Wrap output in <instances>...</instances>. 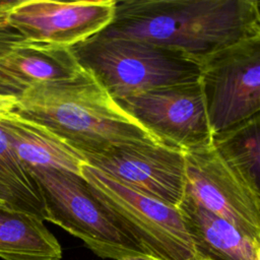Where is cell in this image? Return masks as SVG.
<instances>
[{"instance_id":"cell-1","label":"cell","mask_w":260,"mask_h":260,"mask_svg":"<svg viewBox=\"0 0 260 260\" xmlns=\"http://www.w3.org/2000/svg\"><path fill=\"white\" fill-rule=\"evenodd\" d=\"M260 32L255 0H123L102 35L143 41L201 64Z\"/></svg>"},{"instance_id":"cell-2","label":"cell","mask_w":260,"mask_h":260,"mask_svg":"<svg viewBox=\"0 0 260 260\" xmlns=\"http://www.w3.org/2000/svg\"><path fill=\"white\" fill-rule=\"evenodd\" d=\"M57 134L84 157L138 144L161 143L111 96L91 72L38 83L14 110Z\"/></svg>"},{"instance_id":"cell-3","label":"cell","mask_w":260,"mask_h":260,"mask_svg":"<svg viewBox=\"0 0 260 260\" xmlns=\"http://www.w3.org/2000/svg\"><path fill=\"white\" fill-rule=\"evenodd\" d=\"M80 66L93 74L116 101L199 78L201 66L168 49L101 32L71 48Z\"/></svg>"},{"instance_id":"cell-4","label":"cell","mask_w":260,"mask_h":260,"mask_svg":"<svg viewBox=\"0 0 260 260\" xmlns=\"http://www.w3.org/2000/svg\"><path fill=\"white\" fill-rule=\"evenodd\" d=\"M80 176L119 229L144 254L155 260H198L177 207L137 192L88 164Z\"/></svg>"},{"instance_id":"cell-5","label":"cell","mask_w":260,"mask_h":260,"mask_svg":"<svg viewBox=\"0 0 260 260\" xmlns=\"http://www.w3.org/2000/svg\"><path fill=\"white\" fill-rule=\"evenodd\" d=\"M202 87L213 135L260 112V32L240 40L201 64Z\"/></svg>"},{"instance_id":"cell-6","label":"cell","mask_w":260,"mask_h":260,"mask_svg":"<svg viewBox=\"0 0 260 260\" xmlns=\"http://www.w3.org/2000/svg\"><path fill=\"white\" fill-rule=\"evenodd\" d=\"M25 169L43 196L47 221L78 238L90 251L104 259L114 248L140 251L119 229L81 176L54 169Z\"/></svg>"},{"instance_id":"cell-7","label":"cell","mask_w":260,"mask_h":260,"mask_svg":"<svg viewBox=\"0 0 260 260\" xmlns=\"http://www.w3.org/2000/svg\"><path fill=\"white\" fill-rule=\"evenodd\" d=\"M186 196L260 242V195L212 143L186 151Z\"/></svg>"},{"instance_id":"cell-8","label":"cell","mask_w":260,"mask_h":260,"mask_svg":"<svg viewBox=\"0 0 260 260\" xmlns=\"http://www.w3.org/2000/svg\"><path fill=\"white\" fill-rule=\"evenodd\" d=\"M117 102L167 145L186 152L213 143L214 135L199 78L153 88Z\"/></svg>"},{"instance_id":"cell-9","label":"cell","mask_w":260,"mask_h":260,"mask_svg":"<svg viewBox=\"0 0 260 260\" xmlns=\"http://www.w3.org/2000/svg\"><path fill=\"white\" fill-rule=\"evenodd\" d=\"M115 10L116 0H16L6 23L28 41L72 48L111 24Z\"/></svg>"},{"instance_id":"cell-10","label":"cell","mask_w":260,"mask_h":260,"mask_svg":"<svg viewBox=\"0 0 260 260\" xmlns=\"http://www.w3.org/2000/svg\"><path fill=\"white\" fill-rule=\"evenodd\" d=\"M119 183L177 207L186 194L185 152L167 144H138L84 157Z\"/></svg>"},{"instance_id":"cell-11","label":"cell","mask_w":260,"mask_h":260,"mask_svg":"<svg viewBox=\"0 0 260 260\" xmlns=\"http://www.w3.org/2000/svg\"><path fill=\"white\" fill-rule=\"evenodd\" d=\"M82 70L71 48L31 42L0 28V94L17 100L30 86L68 79Z\"/></svg>"},{"instance_id":"cell-12","label":"cell","mask_w":260,"mask_h":260,"mask_svg":"<svg viewBox=\"0 0 260 260\" xmlns=\"http://www.w3.org/2000/svg\"><path fill=\"white\" fill-rule=\"evenodd\" d=\"M0 130L25 168L68 171L80 176L84 156L47 127L15 111L0 114Z\"/></svg>"},{"instance_id":"cell-13","label":"cell","mask_w":260,"mask_h":260,"mask_svg":"<svg viewBox=\"0 0 260 260\" xmlns=\"http://www.w3.org/2000/svg\"><path fill=\"white\" fill-rule=\"evenodd\" d=\"M178 209L192 238L198 260H255L256 244L225 219L186 195Z\"/></svg>"},{"instance_id":"cell-14","label":"cell","mask_w":260,"mask_h":260,"mask_svg":"<svg viewBox=\"0 0 260 260\" xmlns=\"http://www.w3.org/2000/svg\"><path fill=\"white\" fill-rule=\"evenodd\" d=\"M0 258L61 260L62 248L40 218L0 207Z\"/></svg>"},{"instance_id":"cell-15","label":"cell","mask_w":260,"mask_h":260,"mask_svg":"<svg viewBox=\"0 0 260 260\" xmlns=\"http://www.w3.org/2000/svg\"><path fill=\"white\" fill-rule=\"evenodd\" d=\"M0 201L9 209L47 220L43 196L0 130Z\"/></svg>"},{"instance_id":"cell-16","label":"cell","mask_w":260,"mask_h":260,"mask_svg":"<svg viewBox=\"0 0 260 260\" xmlns=\"http://www.w3.org/2000/svg\"><path fill=\"white\" fill-rule=\"evenodd\" d=\"M213 144L260 195V112L215 134Z\"/></svg>"},{"instance_id":"cell-17","label":"cell","mask_w":260,"mask_h":260,"mask_svg":"<svg viewBox=\"0 0 260 260\" xmlns=\"http://www.w3.org/2000/svg\"><path fill=\"white\" fill-rule=\"evenodd\" d=\"M105 259L113 260H155L141 251L128 248L111 249L105 256Z\"/></svg>"},{"instance_id":"cell-18","label":"cell","mask_w":260,"mask_h":260,"mask_svg":"<svg viewBox=\"0 0 260 260\" xmlns=\"http://www.w3.org/2000/svg\"><path fill=\"white\" fill-rule=\"evenodd\" d=\"M17 101L18 100L12 95L0 94V114L14 111Z\"/></svg>"},{"instance_id":"cell-19","label":"cell","mask_w":260,"mask_h":260,"mask_svg":"<svg viewBox=\"0 0 260 260\" xmlns=\"http://www.w3.org/2000/svg\"><path fill=\"white\" fill-rule=\"evenodd\" d=\"M16 0L14 1H2L0 0V11H8L15 3Z\"/></svg>"},{"instance_id":"cell-20","label":"cell","mask_w":260,"mask_h":260,"mask_svg":"<svg viewBox=\"0 0 260 260\" xmlns=\"http://www.w3.org/2000/svg\"><path fill=\"white\" fill-rule=\"evenodd\" d=\"M8 11H0V28H4L7 27V23H6V14ZM9 27V26H8Z\"/></svg>"},{"instance_id":"cell-21","label":"cell","mask_w":260,"mask_h":260,"mask_svg":"<svg viewBox=\"0 0 260 260\" xmlns=\"http://www.w3.org/2000/svg\"><path fill=\"white\" fill-rule=\"evenodd\" d=\"M255 260H260V242H258L255 247Z\"/></svg>"},{"instance_id":"cell-22","label":"cell","mask_w":260,"mask_h":260,"mask_svg":"<svg viewBox=\"0 0 260 260\" xmlns=\"http://www.w3.org/2000/svg\"><path fill=\"white\" fill-rule=\"evenodd\" d=\"M255 1H256V9H257L258 22H259V28H260V0H255Z\"/></svg>"},{"instance_id":"cell-23","label":"cell","mask_w":260,"mask_h":260,"mask_svg":"<svg viewBox=\"0 0 260 260\" xmlns=\"http://www.w3.org/2000/svg\"><path fill=\"white\" fill-rule=\"evenodd\" d=\"M0 207H3V208H8V207H7V206H6V205H5L3 202H1V201H0ZM8 209H9V208H8ZM10 210H11V209H10Z\"/></svg>"},{"instance_id":"cell-24","label":"cell","mask_w":260,"mask_h":260,"mask_svg":"<svg viewBox=\"0 0 260 260\" xmlns=\"http://www.w3.org/2000/svg\"><path fill=\"white\" fill-rule=\"evenodd\" d=\"M199 260H209V259H199Z\"/></svg>"}]
</instances>
